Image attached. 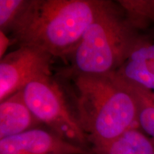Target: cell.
Instances as JSON below:
<instances>
[{
	"mask_svg": "<svg viewBox=\"0 0 154 154\" xmlns=\"http://www.w3.org/2000/svg\"><path fill=\"white\" fill-rule=\"evenodd\" d=\"M105 1L27 0L11 29V38L52 57L70 56Z\"/></svg>",
	"mask_w": 154,
	"mask_h": 154,
	"instance_id": "obj_1",
	"label": "cell"
},
{
	"mask_svg": "<svg viewBox=\"0 0 154 154\" xmlns=\"http://www.w3.org/2000/svg\"><path fill=\"white\" fill-rule=\"evenodd\" d=\"M76 116L92 147L110 142L134 128L136 96L116 73L91 74L71 71Z\"/></svg>",
	"mask_w": 154,
	"mask_h": 154,
	"instance_id": "obj_2",
	"label": "cell"
},
{
	"mask_svg": "<svg viewBox=\"0 0 154 154\" xmlns=\"http://www.w3.org/2000/svg\"><path fill=\"white\" fill-rule=\"evenodd\" d=\"M112 2L105 1L88 26L72 57V72L91 74L115 73L136 42L130 19Z\"/></svg>",
	"mask_w": 154,
	"mask_h": 154,
	"instance_id": "obj_3",
	"label": "cell"
},
{
	"mask_svg": "<svg viewBox=\"0 0 154 154\" xmlns=\"http://www.w3.org/2000/svg\"><path fill=\"white\" fill-rule=\"evenodd\" d=\"M24 100L34 116L51 131L86 148L88 141L70 108L62 88L51 76L34 81L23 89Z\"/></svg>",
	"mask_w": 154,
	"mask_h": 154,
	"instance_id": "obj_4",
	"label": "cell"
},
{
	"mask_svg": "<svg viewBox=\"0 0 154 154\" xmlns=\"http://www.w3.org/2000/svg\"><path fill=\"white\" fill-rule=\"evenodd\" d=\"M53 57L28 46H19L0 61V102L29 83L51 76Z\"/></svg>",
	"mask_w": 154,
	"mask_h": 154,
	"instance_id": "obj_5",
	"label": "cell"
},
{
	"mask_svg": "<svg viewBox=\"0 0 154 154\" xmlns=\"http://www.w3.org/2000/svg\"><path fill=\"white\" fill-rule=\"evenodd\" d=\"M83 146L39 128L0 139V154H86Z\"/></svg>",
	"mask_w": 154,
	"mask_h": 154,
	"instance_id": "obj_6",
	"label": "cell"
},
{
	"mask_svg": "<svg viewBox=\"0 0 154 154\" xmlns=\"http://www.w3.org/2000/svg\"><path fill=\"white\" fill-rule=\"evenodd\" d=\"M39 124L25 101L23 90L0 102V139L37 128Z\"/></svg>",
	"mask_w": 154,
	"mask_h": 154,
	"instance_id": "obj_7",
	"label": "cell"
},
{
	"mask_svg": "<svg viewBox=\"0 0 154 154\" xmlns=\"http://www.w3.org/2000/svg\"><path fill=\"white\" fill-rule=\"evenodd\" d=\"M93 154H154V143L135 128L102 145L92 147Z\"/></svg>",
	"mask_w": 154,
	"mask_h": 154,
	"instance_id": "obj_8",
	"label": "cell"
},
{
	"mask_svg": "<svg viewBox=\"0 0 154 154\" xmlns=\"http://www.w3.org/2000/svg\"><path fill=\"white\" fill-rule=\"evenodd\" d=\"M128 84L137 99L138 124L146 134L154 138V104L146 96L144 88L131 84Z\"/></svg>",
	"mask_w": 154,
	"mask_h": 154,
	"instance_id": "obj_9",
	"label": "cell"
},
{
	"mask_svg": "<svg viewBox=\"0 0 154 154\" xmlns=\"http://www.w3.org/2000/svg\"><path fill=\"white\" fill-rule=\"evenodd\" d=\"M26 3L27 0H0V31L10 32Z\"/></svg>",
	"mask_w": 154,
	"mask_h": 154,
	"instance_id": "obj_10",
	"label": "cell"
},
{
	"mask_svg": "<svg viewBox=\"0 0 154 154\" xmlns=\"http://www.w3.org/2000/svg\"><path fill=\"white\" fill-rule=\"evenodd\" d=\"M126 59L131 60L154 61V44H140L136 41Z\"/></svg>",
	"mask_w": 154,
	"mask_h": 154,
	"instance_id": "obj_11",
	"label": "cell"
},
{
	"mask_svg": "<svg viewBox=\"0 0 154 154\" xmlns=\"http://www.w3.org/2000/svg\"><path fill=\"white\" fill-rule=\"evenodd\" d=\"M14 43L15 42L9 37L8 34L5 33L2 31H0V59L5 57L7 49L11 44Z\"/></svg>",
	"mask_w": 154,
	"mask_h": 154,
	"instance_id": "obj_12",
	"label": "cell"
},
{
	"mask_svg": "<svg viewBox=\"0 0 154 154\" xmlns=\"http://www.w3.org/2000/svg\"><path fill=\"white\" fill-rule=\"evenodd\" d=\"M86 154H93V153H91V152H88V153H86Z\"/></svg>",
	"mask_w": 154,
	"mask_h": 154,
	"instance_id": "obj_13",
	"label": "cell"
}]
</instances>
